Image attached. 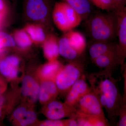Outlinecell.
Here are the masks:
<instances>
[{"label": "cell", "mask_w": 126, "mask_h": 126, "mask_svg": "<svg viewBox=\"0 0 126 126\" xmlns=\"http://www.w3.org/2000/svg\"><path fill=\"white\" fill-rule=\"evenodd\" d=\"M126 94L122 96V103L119 109V120L116 124L118 126H126Z\"/></svg>", "instance_id": "obj_31"}, {"label": "cell", "mask_w": 126, "mask_h": 126, "mask_svg": "<svg viewBox=\"0 0 126 126\" xmlns=\"http://www.w3.org/2000/svg\"><path fill=\"white\" fill-rule=\"evenodd\" d=\"M117 44L111 41H94L89 48L92 60L110 52L117 51Z\"/></svg>", "instance_id": "obj_15"}, {"label": "cell", "mask_w": 126, "mask_h": 126, "mask_svg": "<svg viewBox=\"0 0 126 126\" xmlns=\"http://www.w3.org/2000/svg\"><path fill=\"white\" fill-rule=\"evenodd\" d=\"M21 81V87L20 89V102L34 106L38 100L40 87V81L36 71L34 74L29 73L24 75Z\"/></svg>", "instance_id": "obj_6"}, {"label": "cell", "mask_w": 126, "mask_h": 126, "mask_svg": "<svg viewBox=\"0 0 126 126\" xmlns=\"http://www.w3.org/2000/svg\"><path fill=\"white\" fill-rule=\"evenodd\" d=\"M70 46L79 55L82 54L86 47V41L82 34L77 31H69L65 34Z\"/></svg>", "instance_id": "obj_19"}, {"label": "cell", "mask_w": 126, "mask_h": 126, "mask_svg": "<svg viewBox=\"0 0 126 126\" xmlns=\"http://www.w3.org/2000/svg\"><path fill=\"white\" fill-rule=\"evenodd\" d=\"M78 12L82 18V20L86 19L89 16L92 7L88 0H63Z\"/></svg>", "instance_id": "obj_20"}, {"label": "cell", "mask_w": 126, "mask_h": 126, "mask_svg": "<svg viewBox=\"0 0 126 126\" xmlns=\"http://www.w3.org/2000/svg\"><path fill=\"white\" fill-rule=\"evenodd\" d=\"M73 107L78 115L105 117L98 98L91 89Z\"/></svg>", "instance_id": "obj_5"}, {"label": "cell", "mask_w": 126, "mask_h": 126, "mask_svg": "<svg viewBox=\"0 0 126 126\" xmlns=\"http://www.w3.org/2000/svg\"><path fill=\"white\" fill-rule=\"evenodd\" d=\"M91 90L84 74L78 79L65 94L64 102L73 107L81 98Z\"/></svg>", "instance_id": "obj_11"}, {"label": "cell", "mask_w": 126, "mask_h": 126, "mask_svg": "<svg viewBox=\"0 0 126 126\" xmlns=\"http://www.w3.org/2000/svg\"><path fill=\"white\" fill-rule=\"evenodd\" d=\"M1 58H0V60Z\"/></svg>", "instance_id": "obj_34"}, {"label": "cell", "mask_w": 126, "mask_h": 126, "mask_svg": "<svg viewBox=\"0 0 126 126\" xmlns=\"http://www.w3.org/2000/svg\"><path fill=\"white\" fill-rule=\"evenodd\" d=\"M25 11L27 18L36 24L50 27L51 8L49 0H25Z\"/></svg>", "instance_id": "obj_4"}, {"label": "cell", "mask_w": 126, "mask_h": 126, "mask_svg": "<svg viewBox=\"0 0 126 126\" xmlns=\"http://www.w3.org/2000/svg\"><path fill=\"white\" fill-rule=\"evenodd\" d=\"M12 36L16 46L23 50L28 49L33 44L30 36L24 29L16 30Z\"/></svg>", "instance_id": "obj_23"}, {"label": "cell", "mask_w": 126, "mask_h": 126, "mask_svg": "<svg viewBox=\"0 0 126 126\" xmlns=\"http://www.w3.org/2000/svg\"><path fill=\"white\" fill-rule=\"evenodd\" d=\"M63 65L57 60L48 61L41 65L36 70V75L40 82L47 80L54 81L56 75Z\"/></svg>", "instance_id": "obj_13"}, {"label": "cell", "mask_w": 126, "mask_h": 126, "mask_svg": "<svg viewBox=\"0 0 126 126\" xmlns=\"http://www.w3.org/2000/svg\"><path fill=\"white\" fill-rule=\"evenodd\" d=\"M118 18V25L117 36L119 39L117 54L119 64L122 67L124 65L126 57V9L115 11Z\"/></svg>", "instance_id": "obj_10"}, {"label": "cell", "mask_w": 126, "mask_h": 126, "mask_svg": "<svg viewBox=\"0 0 126 126\" xmlns=\"http://www.w3.org/2000/svg\"><path fill=\"white\" fill-rule=\"evenodd\" d=\"M20 99V89L16 87L0 94V123L13 111Z\"/></svg>", "instance_id": "obj_9"}, {"label": "cell", "mask_w": 126, "mask_h": 126, "mask_svg": "<svg viewBox=\"0 0 126 126\" xmlns=\"http://www.w3.org/2000/svg\"><path fill=\"white\" fill-rule=\"evenodd\" d=\"M84 65L79 60L69 61V63L63 65L54 80L60 94L65 95L84 74Z\"/></svg>", "instance_id": "obj_3"}, {"label": "cell", "mask_w": 126, "mask_h": 126, "mask_svg": "<svg viewBox=\"0 0 126 126\" xmlns=\"http://www.w3.org/2000/svg\"><path fill=\"white\" fill-rule=\"evenodd\" d=\"M88 20L89 33L93 40L111 41L117 36L118 21L115 11L96 14Z\"/></svg>", "instance_id": "obj_2"}, {"label": "cell", "mask_w": 126, "mask_h": 126, "mask_svg": "<svg viewBox=\"0 0 126 126\" xmlns=\"http://www.w3.org/2000/svg\"><path fill=\"white\" fill-rule=\"evenodd\" d=\"M9 14V7L6 0H0V31L5 26Z\"/></svg>", "instance_id": "obj_29"}, {"label": "cell", "mask_w": 126, "mask_h": 126, "mask_svg": "<svg viewBox=\"0 0 126 126\" xmlns=\"http://www.w3.org/2000/svg\"><path fill=\"white\" fill-rule=\"evenodd\" d=\"M60 55L69 61L79 60L80 55L70 46L65 35L59 41Z\"/></svg>", "instance_id": "obj_21"}, {"label": "cell", "mask_w": 126, "mask_h": 126, "mask_svg": "<svg viewBox=\"0 0 126 126\" xmlns=\"http://www.w3.org/2000/svg\"><path fill=\"white\" fill-rule=\"evenodd\" d=\"M69 119H48L44 121H38L35 126H68Z\"/></svg>", "instance_id": "obj_30"}, {"label": "cell", "mask_w": 126, "mask_h": 126, "mask_svg": "<svg viewBox=\"0 0 126 126\" xmlns=\"http://www.w3.org/2000/svg\"><path fill=\"white\" fill-rule=\"evenodd\" d=\"M41 113L47 119L59 120L66 117L75 118L76 113L73 107L56 99L43 105Z\"/></svg>", "instance_id": "obj_7"}, {"label": "cell", "mask_w": 126, "mask_h": 126, "mask_svg": "<svg viewBox=\"0 0 126 126\" xmlns=\"http://www.w3.org/2000/svg\"><path fill=\"white\" fill-rule=\"evenodd\" d=\"M34 106H30L26 104L21 103L18 107L14 109L12 112L9 120L12 124L21 119L26 114L27 111L30 108Z\"/></svg>", "instance_id": "obj_27"}, {"label": "cell", "mask_w": 126, "mask_h": 126, "mask_svg": "<svg viewBox=\"0 0 126 126\" xmlns=\"http://www.w3.org/2000/svg\"><path fill=\"white\" fill-rule=\"evenodd\" d=\"M20 58L11 55L1 58L0 61V73L8 82L16 83L22 80L19 77L20 70Z\"/></svg>", "instance_id": "obj_8"}, {"label": "cell", "mask_w": 126, "mask_h": 126, "mask_svg": "<svg viewBox=\"0 0 126 126\" xmlns=\"http://www.w3.org/2000/svg\"><path fill=\"white\" fill-rule=\"evenodd\" d=\"M96 7L108 12L117 11L111 0H88Z\"/></svg>", "instance_id": "obj_28"}, {"label": "cell", "mask_w": 126, "mask_h": 126, "mask_svg": "<svg viewBox=\"0 0 126 126\" xmlns=\"http://www.w3.org/2000/svg\"><path fill=\"white\" fill-rule=\"evenodd\" d=\"M64 11L69 25L71 30L79 25L82 20L81 16L74 10L65 2H62Z\"/></svg>", "instance_id": "obj_24"}, {"label": "cell", "mask_w": 126, "mask_h": 126, "mask_svg": "<svg viewBox=\"0 0 126 126\" xmlns=\"http://www.w3.org/2000/svg\"><path fill=\"white\" fill-rule=\"evenodd\" d=\"M59 41L54 34L48 33L45 40L41 44L44 56L48 61L58 60L60 55Z\"/></svg>", "instance_id": "obj_14"}, {"label": "cell", "mask_w": 126, "mask_h": 126, "mask_svg": "<svg viewBox=\"0 0 126 126\" xmlns=\"http://www.w3.org/2000/svg\"><path fill=\"white\" fill-rule=\"evenodd\" d=\"M16 46L15 42L12 35L0 31V57L4 55L7 49Z\"/></svg>", "instance_id": "obj_26"}, {"label": "cell", "mask_w": 126, "mask_h": 126, "mask_svg": "<svg viewBox=\"0 0 126 126\" xmlns=\"http://www.w3.org/2000/svg\"><path fill=\"white\" fill-rule=\"evenodd\" d=\"M33 107L30 108L23 118L12 125L16 126H35L39 120Z\"/></svg>", "instance_id": "obj_25"}, {"label": "cell", "mask_w": 126, "mask_h": 126, "mask_svg": "<svg viewBox=\"0 0 126 126\" xmlns=\"http://www.w3.org/2000/svg\"><path fill=\"white\" fill-rule=\"evenodd\" d=\"M117 10L126 8V0H111Z\"/></svg>", "instance_id": "obj_32"}, {"label": "cell", "mask_w": 126, "mask_h": 126, "mask_svg": "<svg viewBox=\"0 0 126 126\" xmlns=\"http://www.w3.org/2000/svg\"><path fill=\"white\" fill-rule=\"evenodd\" d=\"M59 94L54 81L47 80L40 82L38 100L43 106L56 99Z\"/></svg>", "instance_id": "obj_12"}, {"label": "cell", "mask_w": 126, "mask_h": 126, "mask_svg": "<svg viewBox=\"0 0 126 126\" xmlns=\"http://www.w3.org/2000/svg\"><path fill=\"white\" fill-rule=\"evenodd\" d=\"M7 82L2 75H0V94H2L7 90Z\"/></svg>", "instance_id": "obj_33"}, {"label": "cell", "mask_w": 126, "mask_h": 126, "mask_svg": "<svg viewBox=\"0 0 126 126\" xmlns=\"http://www.w3.org/2000/svg\"><path fill=\"white\" fill-rule=\"evenodd\" d=\"M92 60L97 67L111 72L115 66L119 64L117 51L102 55Z\"/></svg>", "instance_id": "obj_16"}, {"label": "cell", "mask_w": 126, "mask_h": 126, "mask_svg": "<svg viewBox=\"0 0 126 126\" xmlns=\"http://www.w3.org/2000/svg\"><path fill=\"white\" fill-rule=\"evenodd\" d=\"M86 78L91 90L106 109L111 124L115 125L122 99L116 79L112 77L111 72L104 70L90 74Z\"/></svg>", "instance_id": "obj_1"}, {"label": "cell", "mask_w": 126, "mask_h": 126, "mask_svg": "<svg viewBox=\"0 0 126 126\" xmlns=\"http://www.w3.org/2000/svg\"><path fill=\"white\" fill-rule=\"evenodd\" d=\"M78 126H107L110 124L106 117L85 116L76 113Z\"/></svg>", "instance_id": "obj_22"}, {"label": "cell", "mask_w": 126, "mask_h": 126, "mask_svg": "<svg viewBox=\"0 0 126 126\" xmlns=\"http://www.w3.org/2000/svg\"><path fill=\"white\" fill-rule=\"evenodd\" d=\"M23 29L35 44H42L47 37V34L46 33L43 26L39 24L35 23L28 24Z\"/></svg>", "instance_id": "obj_18"}, {"label": "cell", "mask_w": 126, "mask_h": 126, "mask_svg": "<svg viewBox=\"0 0 126 126\" xmlns=\"http://www.w3.org/2000/svg\"><path fill=\"white\" fill-rule=\"evenodd\" d=\"M52 16L54 23L60 30L66 32L72 30L66 18L62 2L55 3L52 11Z\"/></svg>", "instance_id": "obj_17"}]
</instances>
